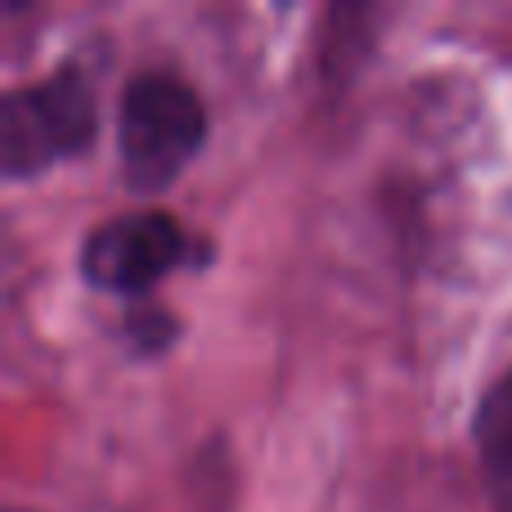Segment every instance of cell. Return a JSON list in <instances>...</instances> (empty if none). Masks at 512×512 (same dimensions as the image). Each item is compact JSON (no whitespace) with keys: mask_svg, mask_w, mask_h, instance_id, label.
Returning <instances> with one entry per match:
<instances>
[{"mask_svg":"<svg viewBox=\"0 0 512 512\" xmlns=\"http://www.w3.org/2000/svg\"><path fill=\"white\" fill-rule=\"evenodd\" d=\"M207 140V108L176 72H135L117 99V158L140 194L167 189Z\"/></svg>","mask_w":512,"mask_h":512,"instance_id":"obj_1","label":"cell"},{"mask_svg":"<svg viewBox=\"0 0 512 512\" xmlns=\"http://www.w3.org/2000/svg\"><path fill=\"white\" fill-rule=\"evenodd\" d=\"M99 131L95 90L77 63H59L45 81L18 86L0 99V171L27 180L54 162L86 153Z\"/></svg>","mask_w":512,"mask_h":512,"instance_id":"obj_2","label":"cell"},{"mask_svg":"<svg viewBox=\"0 0 512 512\" xmlns=\"http://www.w3.org/2000/svg\"><path fill=\"white\" fill-rule=\"evenodd\" d=\"M189 256V234L171 212L140 207L99 221L81 243V279L104 292H126L140 297L171 270H180Z\"/></svg>","mask_w":512,"mask_h":512,"instance_id":"obj_3","label":"cell"},{"mask_svg":"<svg viewBox=\"0 0 512 512\" xmlns=\"http://www.w3.org/2000/svg\"><path fill=\"white\" fill-rule=\"evenodd\" d=\"M472 441L495 477H512V369L486 387L472 414Z\"/></svg>","mask_w":512,"mask_h":512,"instance_id":"obj_4","label":"cell"},{"mask_svg":"<svg viewBox=\"0 0 512 512\" xmlns=\"http://www.w3.org/2000/svg\"><path fill=\"white\" fill-rule=\"evenodd\" d=\"M9 512H27V508H9Z\"/></svg>","mask_w":512,"mask_h":512,"instance_id":"obj_5","label":"cell"}]
</instances>
